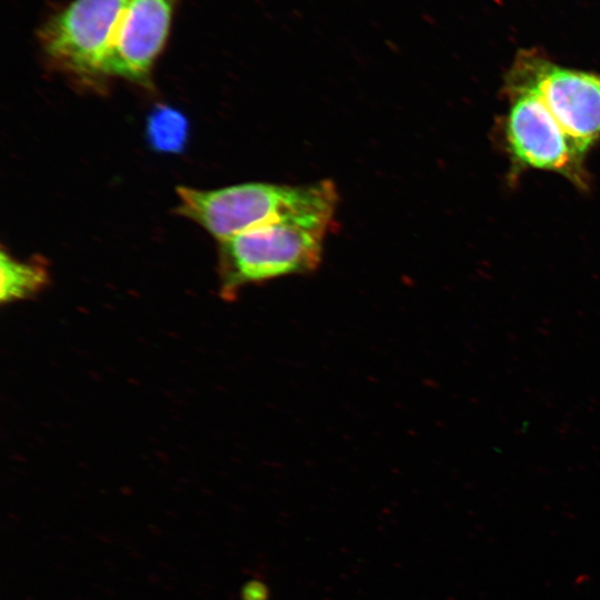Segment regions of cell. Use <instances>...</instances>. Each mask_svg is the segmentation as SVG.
Here are the masks:
<instances>
[{
	"mask_svg": "<svg viewBox=\"0 0 600 600\" xmlns=\"http://www.w3.org/2000/svg\"><path fill=\"white\" fill-rule=\"evenodd\" d=\"M333 217L306 214L287 218L220 241L221 298L232 301L246 286L316 271L322 260L323 241Z\"/></svg>",
	"mask_w": 600,
	"mask_h": 600,
	"instance_id": "obj_2",
	"label": "cell"
},
{
	"mask_svg": "<svg viewBox=\"0 0 600 600\" xmlns=\"http://www.w3.org/2000/svg\"><path fill=\"white\" fill-rule=\"evenodd\" d=\"M507 112L502 140L512 163L521 169L558 173L586 190V158L570 144L543 103L531 92L503 88Z\"/></svg>",
	"mask_w": 600,
	"mask_h": 600,
	"instance_id": "obj_4",
	"label": "cell"
},
{
	"mask_svg": "<svg viewBox=\"0 0 600 600\" xmlns=\"http://www.w3.org/2000/svg\"><path fill=\"white\" fill-rule=\"evenodd\" d=\"M503 88L533 93L583 158L600 140V74L566 68L537 51L522 50Z\"/></svg>",
	"mask_w": 600,
	"mask_h": 600,
	"instance_id": "obj_3",
	"label": "cell"
},
{
	"mask_svg": "<svg viewBox=\"0 0 600 600\" xmlns=\"http://www.w3.org/2000/svg\"><path fill=\"white\" fill-rule=\"evenodd\" d=\"M1 292L2 304L26 300L38 294L48 283V271L42 262H24L1 251Z\"/></svg>",
	"mask_w": 600,
	"mask_h": 600,
	"instance_id": "obj_7",
	"label": "cell"
},
{
	"mask_svg": "<svg viewBox=\"0 0 600 600\" xmlns=\"http://www.w3.org/2000/svg\"><path fill=\"white\" fill-rule=\"evenodd\" d=\"M187 132L186 118L171 108L159 107L148 118V140L158 151L179 152L184 147Z\"/></svg>",
	"mask_w": 600,
	"mask_h": 600,
	"instance_id": "obj_8",
	"label": "cell"
},
{
	"mask_svg": "<svg viewBox=\"0 0 600 600\" xmlns=\"http://www.w3.org/2000/svg\"><path fill=\"white\" fill-rule=\"evenodd\" d=\"M240 596L242 600H268L269 589L260 580H250L241 588Z\"/></svg>",
	"mask_w": 600,
	"mask_h": 600,
	"instance_id": "obj_9",
	"label": "cell"
},
{
	"mask_svg": "<svg viewBox=\"0 0 600 600\" xmlns=\"http://www.w3.org/2000/svg\"><path fill=\"white\" fill-rule=\"evenodd\" d=\"M129 0H74L40 30L47 56L79 78L101 77Z\"/></svg>",
	"mask_w": 600,
	"mask_h": 600,
	"instance_id": "obj_5",
	"label": "cell"
},
{
	"mask_svg": "<svg viewBox=\"0 0 600 600\" xmlns=\"http://www.w3.org/2000/svg\"><path fill=\"white\" fill-rule=\"evenodd\" d=\"M178 212L220 241L249 229L306 214L334 216L339 194L334 182L307 184L249 182L214 190L178 187Z\"/></svg>",
	"mask_w": 600,
	"mask_h": 600,
	"instance_id": "obj_1",
	"label": "cell"
},
{
	"mask_svg": "<svg viewBox=\"0 0 600 600\" xmlns=\"http://www.w3.org/2000/svg\"><path fill=\"white\" fill-rule=\"evenodd\" d=\"M176 3L177 0H129L103 63L102 74L147 82L167 40Z\"/></svg>",
	"mask_w": 600,
	"mask_h": 600,
	"instance_id": "obj_6",
	"label": "cell"
}]
</instances>
